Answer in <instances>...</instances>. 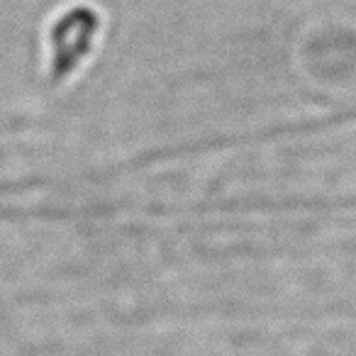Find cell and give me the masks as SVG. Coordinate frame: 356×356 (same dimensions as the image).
<instances>
[{"instance_id": "6da1fadb", "label": "cell", "mask_w": 356, "mask_h": 356, "mask_svg": "<svg viewBox=\"0 0 356 356\" xmlns=\"http://www.w3.org/2000/svg\"><path fill=\"white\" fill-rule=\"evenodd\" d=\"M100 15L88 6L61 10L47 30V76L54 83L71 79L90 59L100 37Z\"/></svg>"}]
</instances>
